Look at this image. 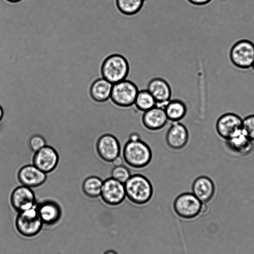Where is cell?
<instances>
[{
	"label": "cell",
	"instance_id": "cell-4",
	"mask_svg": "<svg viewBox=\"0 0 254 254\" xmlns=\"http://www.w3.org/2000/svg\"><path fill=\"white\" fill-rule=\"evenodd\" d=\"M138 91L134 82L126 79L113 84L110 100L116 106L130 107L134 105Z\"/></svg>",
	"mask_w": 254,
	"mask_h": 254
},
{
	"label": "cell",
	"instance_id": "cell-3",
	"mask_svg": "<svg viewBox=\"0 0 254 254\" xmlns=\"http://www.w3.org/2000/svg\"><path fill=\"white\" fill-rule=\"evenodd\" d=\"M129 64L122 54L114 53L106 55L100 66V74L113 84L127 79L129 72Z\"/></svg>",
	"mask_w": 254,
	"mask_h": 254
},
{
	"label": "cell",
	"instance_id": "cell-27",
	"mask_svg": "<svg viewBox=\"0 0 254 254\" xmlns=\"http://www.w3.org/2000/svg\"><path fill=\"white\" fill-rule=\"evenodd\" d=\"M28 144L31 150L36 152L46 145V141L43 136L35 134L29 138Z\"/></svg>",
	"mask_w": 254,
	"mask_h": 254
},
{
	"label": "cell",
	"instance_id": "cell-28",
	"mask_svg": "<svg viewBox=\"0 0 254 254\" xmlns=\"http://www.w3.org/2000/svg\"><path fill=\"white\" fill-rule=\"evenodd\" d=\"M190 3L196 6H203L209 3L212 0H187Z\"/></svg>",
	"mask_w": 254,
	"mask_h": 254
},
{
	"label": "cell",
	"instance_id": "cell-12",
	"mask_svg": "<svg viewBox=\"0 0 254 254\" xmlns=\"http://www.w3.org/2000/svg\"><path fill=\"white\" fill-rule=\"evenodd\" d=\"M9 200L12 207L18 212L31 208L37 204L36 196L32 189L22 185L12 190Z\"/></svg>",
	"mask_w": 254,
	"mask_h": 254
},
{
	"label": "cell",
	"instance_id": "cell-1",
	"mask_svg": "<svg viewBox=\"0 0 254 254\" xmlns=\"http://www.w3.org/2000/svg\"><path fill=\"white\" fill-rule=\"evenodd\" d=\"M124 185L126 198L135 205H145L152 198L154 192L152 184L143 174H131Z\"/></svg>",
	"mask_w": 254,
	"mask_h": 254
},
{
	"label": "cell",
	"instance_id": "cell-15",
	"mask_svg": "<svg viewBox=\"0 0 254 254\" xmlns=\"http://www.w3.org/2000/svg\"><path fill=\"white\" fill-rule=\"evenodd\" d=\"M168 121L164 109L156 106L143 112L141 116L143 127L151 131L162 129L168 124Z\"/></svg>",
	"mask_w": 254,
	"mask_h": 254
},
{
	"label": "cell",
	"instance_id": "cell-23",
	"mask_svg": "<svg viewBox=\"0 0 254 254\" xmlns=\"http://www.w3.org/2000/svg\"><path fill=\"white\" fill-rule=\"evenodd\" d=\"M103 181L100 178L92 176L84 181L82 185L84 193L89 197L97 198L100 196Z\"/></svg>",
	"mask_w": 254,
	"mask_h": 254
},
{
	"label": "cell",
	"instance_id": "cell-29",
	"mask_svg": "<svg viewBox=\"0 0 254 254\" xmlns=\"http://www.w3.org/2000/svg\"><path fill=\"white\" fill-rule=\"evenodd\" d=\"M124 159L122 156L119 155V156L115 158L112 161V164L113 167H118L123 165L124 164Z\"/></svg>",
	"mask_w": 254,
	"mask_h": 254
},
{
	"label": "cell",
	"instance_id": "cell-8",
	"mask_svg": "<svg viewBox=\"0 0 254 254\" xmlns=\"http://www.w3.org/2000/svg\"><path fill=\"white\" fill-rule=\"evenodd\" d=\"M100 198L107 205L116 206L121 204L126 198L124 184L112 177L103 181Z\"/></svg>",
	"mask_w": 254,
	"mask_h": 254
},
{
	"label": "cell",
	"instance_id": "cell-33",
	"mask_svg": "<svg viewBox=\"0 0 254 254\" xmlns=\"http://www.w3.org/2000/svg\"><path fill=\"white\" fill-rule=\"evenodd\" d=\"M252 66H253V68H254V62H253V64H252Z\"/></svg>",
	"mask_w": 254,
	"mask_h": 254
},
{
	"label": "cell",
	"instance_id": "cell-13",
	"mask_svg": "<svg viewBox=\"0 0 254 254\" xmlns=\"http://www.w3.org/2000/svg\"><path fill=\"white\" fill-rule=\"evenodd\" d=\"M146 89L156 101V106L164 109L171 99V87L169 83L163 78L156 77L151 79L147 84Z\"/></svg>",
	"mask_w": 254,
	"mask_h": 254
},
{
	"label": "cell",
	"instance_id": "cell-5",
	"mask_svg": "<svg viewBox=\"0 0 254 254\" xmlns=\"http://www.w3.org/2000/svg\"><path fill=\"white\" fill-rule=\"evenodd\" d=\"M202 203L191 192H183L178 194L173 201L176 214L184 219H191L201 213Z\"/></svg>",
	"mask_w": 254,
	"mask_h": 254
},
{
	"label": "cell",
	"instance_id": "cell-20",
	"mask_svg": "<svg viewBox=\"0 0 254 254\" xmlns=\"http://www.w3.org/2000/svg\"><path fill=\"white\" fill-rule=\"evenodd\" d=\"M113 84L103 77L96 79L90 88L92 98L96 102L103 103L110 99Z\"/></svg>",
	"mask_w": 254,
	"mask_h": 254
},
{
	"label": "cell",
	"instance_id": "cell-22",
	"mask_svg": "<svg viewBox=\"0 0 254 254\" xmlns=\"http://www.w3.org/2000/svg\"><path fill=\"white\" fill-rule=\"evenodd\" d=\"M146 0H115V5L121 14L126 16H133L141 10Z\"/></svg>",
	"mask_w": 254,
	"mask_h": 254
},
{
	"label": "cell",
	"instance_id": "cell-2",
	"mask_svg": "<svg viewBox=\"0 0 254 254\" xmlns=\"http://www.w3.org/2000/svg\"><path fill=\"white\" fill-rule=\"evenodd\" d=\"M122 157L124 162L134 169L147 166L152 157V152L149 145L143 139L127 140L122 149Z\"/></svg>",
	"mask_w": 254,
	"mask_h": 254
},
{
	"label": "cell",
	"instance_id": "cell-21",
	"mask_svg": "<svg viewBox=\"0 0 254 254\" xmlns=\"http://www.w3.org/2000/svg\"><path fill=\"white\" fill-rule=\"evenodd\" d=\"M164 109L169 121L171 122L182 121L188 112L186 103L180 99H171Z\"/></svg>",
	"mask_w": 254,
	"mask_h": 254
},
{
	"label": "cell",
	"instance_id": "cell-24",
	"mask_svg": "<svg viewBox=\"0 0 254 254\" xmlns=\"http://www.w3.org/2000/svg\"><path fill=\"white\" fill-rule=\"evenodd\" d=\"M156 104L152 95L145 89L139 90L133 105L137 110L144 112L155 107Z\"/></svg>",
	"mask_w": 254,
	"mask_h": 254
},
{
	"label": "cell",
	"instance_id": "cell-11",
	"mask_svg": "<svg viewBox=\"0 0 254 254\" xmlns=\"http://www.w3.org/2000/svg\"><path fill=\"white\" fill-rule=\"evenodd\" d=\"M96 148L100 157L107 162H112L122 151L119 139L109 133L103 134L98 138Z\"/></svg>",
	"mask_w": 254,
	"mask_h": 254
},
{
	"label": "cell",
	"instance_id": "cell-32",
	"mask_svg": "<svg viewBox=\"0 0 254 254\" xmlns=\"http://www.w3.org/2000/svg\"><path fill=\"white\" fill-rule=\"evenodd\" d=\"M7 1H9L10 2H17L18 1H19L20 0H6Z\"/></svg>",
	"mask_w": 254,
	"mask_h": 254
},
{
	"label": "cell",
	"instance_id": "cell-19",
	"mask_svg": "<svg viewBox=\"0 0 254 254\" xmlns=\"http://www.w3.org/2000/svg\"><path fill=\"white\" fill-rule=\"evenodd\" d=\"M226 141L227 146L230 150L239 156L248 155L254 150V142L242 132Z\"/></svg>",
	"mask_w": 254,
	"mask_h": 254
},
{
	"label": "cell",
	"instance_id": "cell-25",
	"mask_svg": "<svg viewBox=\"0 0 254 254\" xmlns=\"http://www.w3.org/2000/svg\"><path fill=\"white\" fill-rule=\"evenodd\" d=\"M131 175L130 169L124 165L113 167L111 172V177L123 184L128 180Z\"/></svg>",
	"mask_w": 254,
	"mask_h": 254
},
{
	"label": "cell",
	"instance_id": "cell-30",
	"mask_svg": "<svg viewBox=\"0 0 254 254\" xmlns=\"http://www.w3.org/2000/svg\"><path fill=\"white\" fill-rule=\"evenodd\" d=\"M103 254H118L115 251L113 250H108L104 252Z\"/></svg>",
	"mask_w": 254,
	"mask_h": 254
},
{
	"label": "cell",
	"instance_id": "cell-31",
	"mask_svg": "<svg viewBox=\"0 0 254 254\" xmlns=\"http://www.w3.org/2000/svg\"><path fill=\"white\" fill-rule=\"evenodd\" d=\"M3 110L2 108V107L0 105V122L1 121V120L3 118Z\"/></svg>",
	"mask_w": 254,
	"mask_h": 254
},
{
	"label": "cell",
	"instance_id": "cell-6",
	"mask_svg": "<svg viewBox=\"0 0 254 254\" xmlns=\"http://www.w3.org/2000/svg\"><path fill=\"white\" fill-rule=\"evenodd\" d=\"M44 223L38 212L36 205L18 212L15 220L16 228L22 236L31 237L37 235Z\"/></svg>",
	"mask_w": 254,
	"mask_h": 254
},
{
	"label": "cell",
	"instance_id": "cell-17",
	"mask_svg": "<svg viewBox=\"0 0 254 254\" xmlns=\"http://www.w3.org/2000/svg\"><path fill=\"white\" fill-rule=\"evenodd\" d=\"M191 190L202 203H206L212 198L215 188L214 184L210 178L207 176H200L193 180Z\"/></svg>",
	"mask_w": 254,
	"mask_h": 254
},
{
	"label": "cell",
	"instance_id": "cell-14",
	"mask_svg": "<svg viewBox=\"0 0 254 254\" xmlns=\"http://www.w3.org/2000/svg\"><path fill=\"white\" fill-rule=\"evenodd\" d=\"M58 160V154L55 149L46 145L34 153L33 164L44 173H48L55 168Z\"/></svg>",
	"mask_w": 254,
	"mask_h": 254
},
{
	"label": "cell",
	"instance_id": "cell-9",
	"mask_svg": "<svg viewBox=\"0 0 254 254\" xmlns=\"http://www.w3.org/2000/svg\"><path fill=\"white\" fill-rule=\"evenodd\" d=\"M242 124L243 120L238 115L226 113L217 120L216 129L221 137L227 140L242 132Z\"/></svg>",
	"mask_w": 254,
	"mask_h": 254
},
{
	"label": "cell",
	"instance_id": "cell-7",
	"mask_svg": "<svg viewBox=\"0 0 254 254\" xmlns=\"http://www.w3.org/2000/svg\"><path fill=\"white\" fill-rule=\"evenodd\" d=\"M230 57L236 66L243 69L249 68L254 61V44L248 40L239 41L232 47Z\"/></svg>",
	"mask_w": 254,
	"mask_h": 254
},
{
	"label": "cell",
	"instance_id": "cell-10",
	"mask_svg": "<svg viewBox=\"0 0 254 254\" xmlns=\"http://www.w3.org/2000/svg\"><path fill=\"white\" fill-rule=\"evenodd\" d=\"M190 137L187 127L180 121L171 122L165 134V141L169 147L180 150L188 144Z\"/></svg>",
	"mask_w": 254,
	"mask_h": 254
},
{
	"label": "cell",
	"instance_id": "cell-18",
	"mask_svg": "<svg viewBox=\"0 0 254 254\" xmlns=\"http://www.w3.org/2000/svg\"><path fill=\"white\" fill-rule=\"evenodd\" d=\"M39 215L44 224L53 225L61 216L62 210L59 203L51 199L44 200L36 204Z\"/></svg>",
	"mask_w": 254,
	"mask_h": 254
},
{
	"label": "cell",
	"instance_id": "cell-26",
	"mask_svg": "<svg viewBox=\"0 0 254 254\" xmlns=\"http://www.w3.org/2000/svg\"><path fill=\"white\" fill-rule=\"evenodd\" d=\"M242 133L254 142V114L243 120Z\"/></svg>",
	"mask_w": 254,
	"mask_h": 254
},
{
	"label": "cell",
	"instance_id": "cell-16",
	"mask_svg": "<svg viewBox=\"0 0 254 254\" xmlns=\"http://www.w3.org/2000/svg\"><path fill=\"white\" fill-rule=\"evenodd\" d=\"M18 179L22 185L34 188L42 184L46 179V173L34 164H27L20 168Z\"/></svg>",
	"mask_w": 254,
	"mask_h": 254
}]
</instances>
